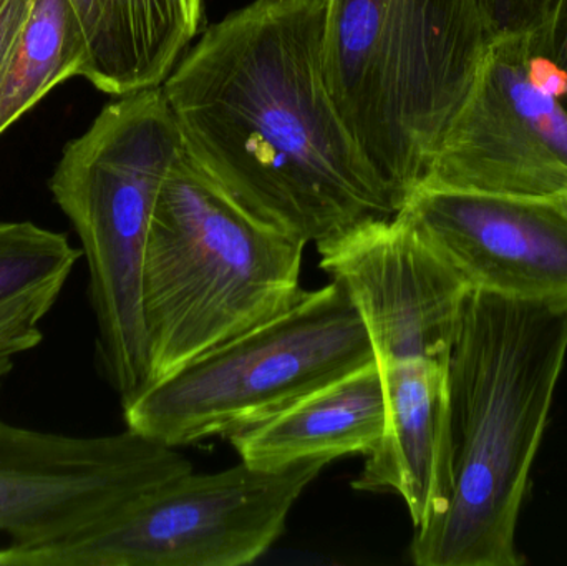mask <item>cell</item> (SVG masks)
I'll return each instance as SVG.
<instances>
[{
    "label": "cell",
    "mask_w": 567,
    "mask_h": 566,
    "mask_svg": "<svg viewBox=\"0 0 567 566\" xmlns=\"http://www.w3.org/2000/svg\"><path fill=\"white\" fill-rule=\"evenodd\" d=\"M327 0H255L163 82L188 155L246 213L307 243L400 212L323 75Z\"/></svg>",
    "instance_id": "cell-1"
},
{
    "label": "cell",
    "mask_w": 567,
    "mask_h": 566,
    "mask_svg": "<svg viewBox=\"0 0 567 566\" xmlns=\"http://www.w3.org/2000/svg\"><path fill=\"white\" fill-rule=\"evenodd\" d=\"M567 354V298L472 289L449 362L446 502L419 566H519L516 525Z\"/></svg>",
    "instance_id": "cell-2"
},
{
    "label": "cell",
    "mask_w": 567,
    "mask_h": 566,
    "mask_svg": "<svg viewBox=\"0 0 567 566\" xmlns=\"http://www.w3.org/2000/svg\"><path fill=\"white\" fill-rule=\"evenodd\" d=\"M489 43L482 0H327V89L400 208L425 179Z\"/></svg>",
    "instance_id": "cell-3"
},
{
    "label": "cell",
    "mask_w": 567,
    "mask_h": 566,
    "mask_svg": "<svg viewBox=\"0 0 567 566\" xmlns=\"http://www.w3.org/2000/svg\"><path fill=\"white\" fill-rule=\"evenodd\" d=\"M303 248L236 205L183 150L159 189L143 266L150 384L292 308L306 292Z\"/></svg>",
    "instance_id": "cell-4"
},
{
    "label": "cell",
    "mask_w": 567,
    "mask_h": 566,
    "mask_svg": "<svg viewBox=\"0 0 567 566\" xmlns=\"http://www.w3.org/2000/svg\"><path fill=\"white\" fill-rule=\"evenodd\" d=\"M182 133L162 86L116 96L66 143L50 192L80 239L96 321V361L120 402L150 384L143 266L153 212Z\"/></svg>",
    "instance_id": "cell-5"
},
{
    "label": "cell",
    "mask_w": 567,
    "mask_h": 566,
    "mask_svg": "<svg viewBox=\"0 0 567 566\" xmlns=\"http://www.w3.org/2000/svg\"><path fill=\"white\" fill-rule=\"evenodd\" d=\"M375 361L365 322L333 281L123 404L125 425L185 447L265 421Z\"/></svg>",
    "instance_id": "cell-6"
},
{
    "label": "cell",
    "mask_w": 567,
    "mask_h": 566,
    "mask_svg": "<svg viewBox=\"0 0 567 566\" xmlns=\"http://www.w3.org/2000/svg\"><path fill=\"white\" fill-rule=\"evenodd\" d=\"M326 462L256 469L239 462L213 474L179 475L79 541L20 566H243L286 531L290 511Z\"/></svg>",
    "instance_id": "cell-7"
},
{
    "label": "cell",
    "mask_w": 567,
    "mask_h": 566,
    "mask_svg": "<svg viewBox=\"0 0 567 566\" xmlns=\"http://www.w3.org/2000/svg\"><path fill=\"white\" fill-rule=\"evenodd\" d=\"M193 462L126 428L76 438L0 419V566L109 525Z\"/></svg>",
    "instance_id": "cell-8"
},
{
    "label": "cell",
    "mask_w": 567,
    "mask_h": 566,
    "mask_svg": "<svg viewBox=\"0 0 567 566\" xmlns=\"http://www.w3.org/2000/svg\"><path fill=\"white\" fill-rule=\"evenodd\" d=\"M422 185L567 195V112L539 75L528 35L489 43Z\"/></svg>",
    "instance_id": "cell-9"
},
{
    "label": "cell",
    "mask_w": 567,
    "mask_h": 566,
    "mask_svg": "<svg viewBox=\"0 0 567 566\" xmlns=\"http://www.w3.org/2000/svg\"><path fill=\"white\" fill-rule=\"evenodd\" d=\"M399 215L473 289L519 299L567 298V195L420 185Z\"/></svg>",
    "instance_id": "cell-10"
},
{
    "label": "cell",
    "mask_w": 567,
    "mask_h": 566,
    "mask_svg": "<svg viewBox=\"0 0 567 566\" xmlns=\"http://www.w3.org/2000/svg\"><path fill=\"white\" fill-rule=\"evenodd\" d=\"M386 408L377 362L317 389L289 408L229 435L245 464L289 467L369 455L385 434Z\"/></svg>",
    "instance_id": "cell-11"
},
{
    "label": "cell",
    "mask_w": 567,
    "mask_h": 566,
    "mask_svg": "<svg viewBox=\"0 0 567 566\" xmlns=\"http://www.w3.org/2000/svg\"><path fill=\"white\" fill-rule=\"evenodd\" d=\"M86 43L83 79L106 95L162 86L205 23V0H70Z\"/></svg>",
    "instance_id": "cell-12"
},
{
    "label": "cell",
    "mask_w": 567,
    "mask_h": 566,
    "mask_svg": "<svg viewBox=\"0 0 567 566\" xmlns=\"http://www.w3.org/2000/svg\"><path fill=\"white\" fill-rule=\"evenodd\" d=\"M82 259L69 236L32 222H0V368L42 344L43 319Z\"/></svg>",
    "instance_id": "cell-13"
},
{
    "label": "cell",
    "mask_w": 567,
    "mask_h": 566,
    "mask_svg": "<svg viewBox=\"0 0 567 566\" xmlns=\"http://www.w3.org/2000/svg\"><path fill=\"white\" fill-rule=\"evenodd\" d=\"M86 43L70 0H35L0 76V136L56 85L83 76Z\"/></svg>",
    "instance_id": "cell-14"
},
{
    "label": "cell",
    "mask_w": 567,
    "mask_h": 566,
    "mask_svg": "<svg viewBox=\"0 0 567 566\" xmlns=\"http://www.w3.org/2000/svg\"><path fill=\"white\" fill-rule=\"evenodd\" d=\"M543 79L567 112V0H559L549 19L528 35Z\"/></svg>",
    "instance_id": "cell-15"
},
{
    "label": "cell",
    "mask_w": 567,
    "mask_h": 566,
    "mask_svg": "<svg viewBox=\"0 0 567 566\" xmlns=\"http://www.w3.org/2000/svg\"><path fill=\"white\" fill-rule=\"evenodd\" d=\"M559 0H482L493 40L529 35L551 16Z\"/></svg>",
    "instance_id": "cell-16"
},
{
    "label": "cell",
    "mask_w": 567,
    "mask_h": 566,
    "mask_svg": "<svg viewBox=\"0 0 567 566\" xmlns=\"http://www.w3.org/2000/svg\"><path fill=\"white\" fill-rule=\"evenodd\" d=\"M35 0H0V76L12 59Z\"/></svg>",
    "instance_id": "cell-17"
},
{
    "label": "cell",
    "mask_w": 567,
    "mask_h": 566,
    "mask_svg": "<svg viewBox=\"0 0 567 566\" xmlns=\"http://www.w3.org/2000/svg\"><path fill=\"white\" fill-rule=\"evenodd\" d=\"M10 371H12V369H9V368H0V389H2V384H3V379L7 378V375L10 374Z\"/></svg>",
    "instance_id": "cell-18"
}]
</instances>
